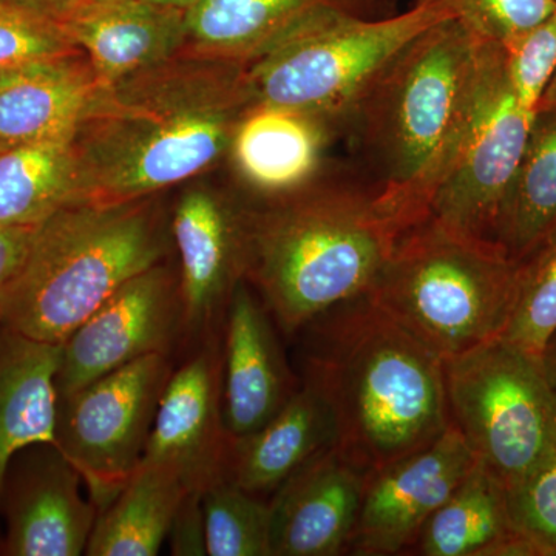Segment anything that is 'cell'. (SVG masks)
Returning <instances> with one entry per match:
<instances>
[{"label":"cell","instance_id":"1","mask_svg":"<svg viewBox=\"0 0 556 556\" xmlns=\"http://www.w3.org/2000/svg\"><path fill=\"white\" fill-rule=\"evenodd\" d=\"M254 104L247 64L189 51L100 86L73 137L76 203L150 199L206 174Z\"/></svg>","mask_w":556,"mask_h":556},{"label":"cell","instance_id":"2","mask_svg":"<svg viewBox=\"0 0 556 556\" xmlns=\"http://www.w3.org/2000/svg\"><path fill=\"white\" fill-rule=\"evenodd\" d=\"M485 40L456 20L431 25L383 68L346 119L354 169L408 229L430 201L466 137Z\"/></svg>","mask_w":556,"mask_h":556},{"label":"cell","instance_id":"3","mask_svg":"<svg viewBox=\"0 0 556 556\" xmlns=\"http://www.w3.org/2000/svg\"><path fill=\"white\" fill-rule=\"evenodd\" d=\"M306 380L334 416L338 447L365 473L426 447L450 426L444 361L369 294L314 318Z\"/></svg>","mask_w":556,"mask_h":556},{"label":"cell","instance_id":"4","mask_svg":"<svg viewBox=\"0 0 556 556\" xmlns=\"http://www.w3.org/2000/svg\"><path fill=\"white\" fill-rule=\"evenodd\" d=\"M249 201L247 281L287 334L367 294L404 232L354 167H331L289 195Z\"/></svg>","mask_w":556,"mask_h":556},{"label":"cell","instance_id":"5","mask_svg":"<svg viewBox=\"0 0 556 556\" xmlns=\"http://www.w3.org/2000/svg\"><path fill=\"white\" fill-rule=\"evenodd\" d=\"M169 249L155 197L73 203L40 223L21 273L0 295V325L62 345L124 283Z\"/></svg>","mask_w":556,"mask_h":556},{"label":"cell","instance_id":"6","mask_svg":"<svg viewBox=\"0 0 556 556\" xmlns=\"http://www.w3.org/2000/svg\"><path fill=\"white\" fill-rule=\"evenodd\" d=\"M519 265L495 241L428 215L399 236L367 294L445 361L503 334Z\"/></svg>","mask_w":556,"mask_h":556},{"label":"cell","instance_id":"7","mask_svg":"<svg viewBox=\"0 0 556 556\" xmlns=\"http://www.w3.org/2000/svg\"><path fill=\"white\" fill-rule=\"evenodd\" d=\"M444 20L452 17L417 2L405 13L379 20L314 11L247 64L254 100L334 121L345 135L348 116L383 68Z\"/></svg>","mask_w":556,"mask_h":556},{"label":"cell","instance_id":"8","mask_svg":"<svg viewBox=\"0 0 556 556\" xmlns=\"http://www.w3.org/2000/svg\"><path fill=\"white\" fill-rule=\"evenodd\" d=\"M452 426L506 486L526 481L556 447V393L540 356L503 338L444 361Z\"/></svg>","mask_w":556,"mask_h":556},{"label":"cell","instance_id":"9","mask_svg":"<svg viewBox=\"0 0 556 556\" xmlns=\"http://www.w3.org/2000/svg\"><path fill=\"white\" fill-rule=\"evenodd\" d=\"M172 372L169 356L152 354L60 397L56 444L98 511L141 464Z\"/></svg>","mask_w":556,"mask_h":556},{"label":"cell","instance_id":"10","mask_svg":"<svg viewBox=\"0 0 556 556\" xmlns=\"http://www.w3.org/2000/svg\"><path fill=\"white\" fill-rule=\"evenodd\" d=\"M536 113L519 102L506 49L485 42L473 115L428 215L448 228L492 240Z\"/></svg>","mask_w":556,"mask_h":556},{"label":"cell","instance_id":"11","mask_svg":"<svg viewBox=\"0 0 556 556\" xmlns=\"http://www.w3.org/2000/svg\"><path fill=\"white\" fill-rule=\"evenodd\" d=\"M182 329L179 276L163 263L124 283L62 343L60 397L152 354L169 356Z\"/></svg>","mask_w":556,"mask_h":556},{"label":"cell","instance_id":"12","mask_svg":"<svg viewBox=\"0 0 556 556\" xmlns=\"http://www.w3.org/2000/svg\"><path fill=\"white\" fill-rule=\"evenodd\" d=\"M251 201L214 186H189L175 203L170 239L179 258L182 329L206 336L225 320L249 266Z\"/></svg>","mask_w":556,"mask_h":556},{"label":"cell","instance_id":"13","mask_svg":"<svg viewBox=\"0 0 556 556\" xmlns=\"http://www.w3.org/2000/svg\"><path fill=\"white\" fill-rule=\"evenodd\" d=\"M56 444H35L10 460L0 492V555L86 554L98 507Z\"/></svg>","mask_w":556,"mask_h":556},{"label":"cell","instance_id":"14","mask_svg":"<svg viewBox=\"0 0 556 556\" xmlns=\"http://www.w3.org/2000/svg\"><path fill=\"white\" fill-rule=\"evenodd\" d=\"M475 464L477 457L463 434L450 426L426 447L369 471L350 551L396 555L413 546Z\"/></svg>","mask_w":556,"mask_h":556},{"label":"cell","instance_id":"15","mask_svg":"<svg viewBox=\"0 0 556 556\" xmlns=\"http://www.w3.org/2000/svg\"><path fill=\"white\" fill-rule=\"evenodd\" d=\"M226 452L222 354L207 345L167 380L141 464L167 468L189 490H203L225 475Z\"/></svg>","mask_w":556,"mask_h":556},{"label":"cell","instance_id":"16","mask_svg":"<svg viewBox=\"0 0 556 556\" xmlns=\"http://www.w3.org/2000/svg\"><path fill=\"white\" fill-rule=\"evenodd\" d=\"M343 139L334 121L255 102L237 124L228 159L247 199L289 195L331 169L328 153Z\"/></svg>","mask_w":556,"mask_h":556},{"label":"cell","instance_id":"17","mask_svg":"<svg viewBox=\"0 0 556 556\" xmlns=\"http://www.w3.org/2000/svg\"><path fill=\"white\" fill-rule=\"evenodd\" d=\"M367 473L338 447L289 477L269 501L270 556H336L350 551Z\"/></svg>","mask_w":556,"mask_h":556},{"label":"cell","instance_id":"18","mask_svg":"<svg viewBox=\"0 0 556 556\" xmlns=\"http://www.w3.org/2000/svg\"><path fill=\"white\" fill-rule=\"evenodd\" d=\"M269 316L248 281H241L226 311L222 356L223 426L228 439L257 431L298 390Z\"/></svg>","mask_w":556,"mask_h":556},{"label":"cell","instance_id":"19","mask_svg":"<svg viewBox=\"0 0 556 556\" xmlns=\"http://www.w3.org/2000/svg\"><path fill=\"white\" fill-rule=\"evenodd\" d=\"M56 20L101 86L170 60L186 47V11L149 0H79Z\"/></svg>","mask_w":556,"mask_h":556},{"label":"cell","instance_id":"20","mask_svg":"<svg viewBox=\"0 0 556 556\" xmlns=\"http://www.w3.org/2000/svg\"><path fill=\"white\" fill-rule=\"evenodd\" d=\"M325 9L379 20L396 14L397 0H199L186 11L182 51L249 64L295 22Z\"/></svg>","mask_w":556,"mask_h":556},{"label":"cell","instance_id":"21","mask_svg":"<svg viewBox=\"0 0 556 556\" xmlns=\"http://www.w3.org/2000/svg\"><path fill=\"white\" fill-rule=\"evenodd\" d=\"M336 444L331 407L305 380L269 422L248 437L228 439L225 475L254 495L274 493L300 467Z\"/></svg>","mask_w":556,"mask_h":556},{"label":"cell","instance_id":"22","mask_svg":"<svg viewBox=\"0 0 556 556\" xmlns=\"http://www.w3.org/2000/svg\"><path fill=\"white\" fill-rule=\"evenodd\" d=\"M86 54L0 78V150L73 139L100 89Z\"/></svg>","mask_w":556,"mask_h":556},{"label":"cell","instance_id":"23","mask_svg":"<svg viewBox=\"0 0 556 556\" xmlns=\"http://www.w3.org/2000/svg\"><path fill=\"white\" fill-rule=\"evenodd\" d=\"M61 350L0 325V492L16 453L56 444Z\"/></svg>","mask_w":556,"mask_h":556},{"label":"cell","instance_id":"24","mask_svg":"<svg viewBox=\"0 0 556 556\" xmlns=\"http://www.w3.org/2000/svg\"><path fill=\"white\" fill-rule=\"evenodd\" d=\"M556 236V104L538 109L493 241L521 263Z\"/></svg>","mask_w":556,"mask_h":556},{"label":"cell","instance_id":"25","mask_svg":"<svg viewBox=\"0 0 556 556\" xmlns=\"http://www.w3.org/2000/svg\"><path fill=\"white\" fill-rule=\"evenodd\" d=\"M518 535L506 486L477 463L428 519L415 546L426 556H506Z\"/></svg>","mask_w":556,"mask_h":556},{"label":"cell","instance_id":"26","mask_svg":"<svg viewBox=\"0 0 556 556\" xmlns=\"http://www.w3.org/2000/svg\"><path fill=\"white\" fill-rule=\"evenodd\" d=\"M188 490L167 468L141 464L118 495L98 511L86 555H159Z\"/></svg>","mask_w":556,"mask_h":556},{"label":"cell","instance_id":"27","mask_svg":"<svg viewBox=\"0 0 556 556\" xmlns=\"http://www.w3.org/2000/svg\"><path fill=\"white\" fill-rule=\"evenodd\" d=\"M78 200L73 139L0 150V225L39 226Z\"/></svg>","mask_w":556,"mask_h":556},{"label":"cell","instance_id":"28","mask_svg":"<svg viewBox=\"0 0 556 556\" xmlns=\"http://www.w3.org/2000/svg\"><path fill=\"white\" fill-rule=\"evenodd\" d=\"M207 555L270 556L269 503L223 475L201 490Z\"/></svg>","mask_w":556,"mask_h":556},{"label":"cell","instance_id":"29","mask_svg":"<svg viewBox=\"0 0 556 556\" xmlns=\"http://www.w3.org/2000/svg\"><path fill=\"white\" fill-rule=\"evenodd\" d=\"M556 331V236L519 265L517 294L500 338L540 356Z\"/></svg>","mask_w":556,"mask_h":556},{"label":"cell","instance_id":"30","mask_svg":"<svg viewBox=\"0 0 556 556\" xmlns=\"http://www.w3.org/2000/svg\"><path fill=\"white\" fill-rule=\"evenodd\" d=\"M80 53L56 17L0 0V78Z\"/></svg>","mask_w":556,"mask_h":556},{"label":"cell","instance_id":"31","mask_svg":"<svg viewBox=\"0 0 556 556\" xmlns=\"http://www.w3.org/2000/svg\"><path fill=\"white\" fill-rule=\"evenodd\" d=\"M437 7L479 39L507 47L546 20L556 0H416Z\"/></svg>","mask_w":556,"mask_h":556},{"label":"cell","instance_id":"32","mask_svg":"<svg viewBox=\"0 0 556 556\" xmlns=\"http://www.w3.org/2000/svg\"><path fill=\"white\" fill-rule=\"evenodd\" d=\"M504 49L519 102L536 113L556 75V10Z\"/></svg>","mask_w":556,"mask_h":556},{"label":"cell","instance_id":"33","mask_svg":"<svg viewBox=\"0 0 556 556\" xmlns=\"http://www.w3.org/2000/svg\"><path fill=\"white\" fill-rule=\"evenodd\" d=\"M508 508L515 530L535 546L538 556H556V447L508 492Z\"/></svg>","mask_w":556,"mask_h":556},{"label":"cell","instance_id":"34","mask_svg":"<svg viewBox=\"0 0 556 556\" xmlns=\"http://www.w3.org/2000/svg\"><path fill=\"white\" fill-rule=\"evenodd\" d=\"M170 554L174 556H206L201 490H188L179 501L169 529Z\"/></svg>","mask_w":556,"mask_h":556},{"label":"cell","instance_id":"35","mask_svg":"<svg viewBox=\"0 0 556 556\" xmlns=\"http://www.w3.org/2000/svg\"><path fill=\"white\" fill-rule=\"evenodd\" d=\"M38 226L0 225V295L16 278L27 260Z\"/></svg>","mask_w":556,"mask_h":556},{"label":"cell","instance_id":"36","mask_svg":"<svg viewBox=\"0 0 556 556\" xmlns=\"http://www.w3.org/2000/svg\"><path fill=\"white\" fill-rule=\"evenodd\" d=\"M540 361L547 382L556 393V331L548 338L546 345L541 351Z\"/></svg>","mask_w":556,"mask_h":556},{"label":"cell","instance_id":"37","mask_svg":"<svg viewBox=\"0 0 556 556\" xmlns=\"http://www.w3.org/2000/svg\"><path fill=\"white\" fill-rule=\"evenodd\" d=\"M24 5L31 7V9L42 11V13L50 14V16H61L64 11L70 7L75 5L79 0H17Z\"/></svg>","mask_w":556,"mask_h":556},{"label":"cell","instance_id":"38","mask_svg":"<svg viewBox=\"0 0 556 556\" xmlns=\"http://www.w3.org/2000/svg\"><path fill=\"white\" fill-rule=\"evenodd\" d=\"M149 2L159 3V5L170 7V9L188 11L190 7L195 5L199 0H149Z\"/></svg>","mask_w":556,"mask_h":556},{"label":"cell","instance_id":"39","mask_svg":"<svg viewBox=\"0 0 556 556\" xmlns=\"http://www.w3.org/2000/svg\"><path fill=\"white\" fill-rule=\"evenodd\" d=\"M556 104V75L555 78L552 79L551 86L544 93L543 101H541L540 108H547V105Z\"/></svg>","mask_w":556,"mask_h":556}]
</instances>
